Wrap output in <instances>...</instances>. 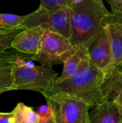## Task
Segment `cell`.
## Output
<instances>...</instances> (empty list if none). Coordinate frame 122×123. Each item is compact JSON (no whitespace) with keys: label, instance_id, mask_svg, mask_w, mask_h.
<instances>
[{"label":"cell","instance_id":"obj_21","mask_svg":"<svg viewBox=\"0 0 122 123\" xmlns=\"http://www.w3.org/2000/svg\"><path fill=\"white\" fill-rule=\"evenodd\" d=\"M109 23H118L122 25V14H111Z\"/></svg>","mask_w":122,"mask_h":123},{"label":"cell","instance_id":"obj_6","mask_svg":"<svg viewBox=\"0 0 122 123\" xmlns=\"http://www.w3.org/2000/svg\"><path fill=\"white\" fill-rule=\"evenodd\" d=\"M53 112L55 123H89L91 108L86 103L63 95L44 96Z\"/></svg>","mask_w":122,"mask_h":123},{"label":"cell","instance_id":"obj_10","mask_svg":"<svg viewBox=\"0 0 122 123\" xmlns=\"http://www.w3.org/2000/svg\"><path fill=\"white\" fill-rule=\"evenodd\" d=\"M102 92L106 99L113 101L122 112V71L115 67L105 75Z\"/></svg>","mask_w":122,"mask_h":123},{"label":"cell","instance_id":"obj_8","mask_svg":"<svg viewBox=\"0 0 122 123\" xmlns=\"http://www.w3.org/2000/svg\"><path fill=\"white\" fill-rule=\"evenodd\" d=\"M46 30L40 26L27 27L14 37L11 48L26 55L35 54L40 47L41 40Z\"/></svg>","mask_w":122,"mask_h":123},{"label":"cell","instance_id":"obj_9","mask_svg":"<svg viewBox=\"0 0 122 123\" xmlns=\"http://www.w3.org/2000/svg\"><path fill=\"white\" fill-rule=\"evenodd\" d=\"M89 123H122V112L111 100L106 99L88 112Z\"/></svg>","mask_w":122,"mask_h":123},{"label":"cell","instance_id":"obj_3","mask_svg":"<svg viewBox=\"0 0 122 123\" xmlns=\"http://www.w3.org/2000/svg\"><path fill=\"white\" fill-rule=\"evenodd\" d=\"M12 90H32L42 94L47 91L58 78L52 67L29 66L21 58L12 68Z\"/></svg>","mask_w":122,"mask_h":123},{"label":"cell","instance_id":"obj_20","mask_svg":"<svg viewBox=\"0 0 122 123\" xmlns=\"http://www.w3.org/2000/svg\"><path fill=\"white\" fill-rule=\"evenodd\" d=\"M12 112H0V123H12Z\"/></svg>","mask_w":122,"mask_h":123},{"label":"cell","instance_id":"obj_12","mask_svg":"<svg viewBox=\"0 0 122 123\" xmlns=\"http://www.w3.org/2000/svg\"><path fill=\"white\" fill-rule=\"evenodd\" d=\"M74 47L76 49L74 53L63 63V72L55 80L61 81L73 76L90 62L91 60L87 48L83 45Z\"/></svg>","mask_w":122,"mask_h":123},{"label":"cell","instance_id":"obj_5","mask_svg":"<svg viewBox=\"0 0 122 123\" xmlns=\"http://www.w3.org/2000/svg\"><path fill=\"white\" fill-rule=\"evenodd\" d=\"M71 12L69 6L47 10L40 6L35 11L26 14L21 23L24 27L40 26L45 30L60 33L68 38L70 35Z\"/></svg>","mask_w":122,"mask_h":123},{"label":"cell","instance_id":"obj_14","mask_svg":"<svg viewBox=\"0 0 122 123\" xmlns=\"http://www.w3.org/2000/svg\"><path fill=\"white\" fill-rule=\"evenodd\" d=\"M12 112V123H37L39 117L37 112L24 103H18Z\"/></svg>","mask_w":122,"mask_h":123},{"label":"cell","instance_id":"obj_4","mask_svg":"<svg viewBox=\"0 0 122 123\" xmlns=\"http://www.w3.org/2000/svg\"><path fill=\"white\" fill-rule=\"evenodd\" d=\"M75 50V47L68 38L60 33L46 30L42 35L37 52L30 58L42 66L52 67L63 64Z\"/></svg>","mask_w":122,"mask_h":123},{"label":"cell","instance_id":"obj_23","mask_svg":"<svg viewBox=\"0 0 122 123\" xmlns=\"http://www.w3.org/2000/svg\"><path fill=\"white\" fill-rule=\"evenodd\" d=\"M1 93H2V92H1V90H0V94H1Z\"/></svg>","mask_w":122,"mask_h":123},{"label":"cell","instance_id":"obj_24","mask_svg":"<svg viewBox=\"0 0 122 123\" xmlns=\"http://www.w3.org/2000/svg\"></svg>","mask_w":122,"mask_h":123},{"label":"cell","instance_id":"obj_13","mask_svg":"<svg viewBox=\"0 0 122 123\" xmlns=\"http://www.w3.org/2000/svg\"><path fill=\"white\" fill-rule=\"evenodd\" d=\"M105 30L109 37L110 48L116 67H122V25L109 23Z\"/></svg>","mask_w":122,"mask_h":123},{"label":"cell","instance_id":"obj_17","mask_svg":"<svg viewBox=\"0 0 122 123\" xmlns=\"http://www.w3.org/2000/svg\"><path fill=\"white\" fill-rule=\"evenodd\" d=\"M74 0H41L40 5L47 10H55L60 8L70 6Z\"/></svg>","mask_w":122,"mask_h":123},{"label":"cell","instance_id":"obj_7","mask_svg":"<svg viewBox=\"0 0 122 123\" xmlns=\"http://www.w3.org/2000/svg\"><path fill=\"white\" fill-rule=\"evenodd\" d=\"M88 55L91 62L106 75L116 66L110 48L106 32L104 30L88 48Z\"/></svg>","mask_w":122,"mask_h":123},{"label":"cell","instance_id":"obj_16","mask_svg":"<svg viewBox=\"0 0 122 123\" xmlns=\"http://www.w3.org/2000/svg\"><path fill=\"white\" fill-rule=\"evenodd\" d=\"M26 15L21 16L13 14L0 13V30L20 26Z\"/></svg>","mask_w":122,"mask_h":123},{"label":"cell","instance_id":"obj_15","mask_svg":"<svg viewBox=\"0 0 122 123\" xmlns=\"http://www.w3.org/2000/svg\"><path fill=\"white\" fill-rule=\"evenodd\" d=\"M25 28L27 27L20 25L16 27L0 30V53L11 48L12 43L16 35Z\"/></svg>","mask_w":122,"mask_h":123},{"label":"cell","instance_id":"obj_2","mask_svg":"<svg viewBox=\"0 0 122 123\" xmlns=\"http://www.w3.org/2000/svg\"><path fill=\"white\" fill-rule=\"evenodd\" d=\"M104 77V72L90 61L73 76L61 81L55 80L42 95H63L94 107L106 100L101 89Z\"/></svg>","mask_w":122,"mask_h":123},{"label":"cell","instance_id":"obj_11","mask_svg":"<svg viewBox=\"0 0 122 123\" xmlns=\"http://www.w3.org/2000/svg\"><path fill=\"white\" fill-rule=\"evenodd\" d=\"M22 58L16 52L4 51L0 53V90L1 92L12 91L14 79L12 68Z\"/></svg>","mask_w":122,"mask_h":123},{"label":"cell","instance_id":"obj_22","mask_svg":"<svg viewBox=\"0 0 122 123\" xmlns=\"http://www.w3.org/2000/svg\"><path fill=\"white\" fill-rule=\"evenodd\" d=\"M37 123H55V120H54V117L49 120H47V121H44V122H42V121H39Z\"/></svg>","mask_w":122,"mask_h":123},{"label":"cell","instance_id":"obj_1","mask_svg":"<svg viewBox=\"0 0 122 123\" xmlns=\"http://www.w3.org/2000/svg\"><path fill=\"white\" fill-rule=\"evenodd\" d=\"M70 9L69 40L73 46L83 45L88 49L109 23L111 13L102 0H74Z\"/></svg>","mask_w":122,"mask_h":123},{"label":"cell","instance_id":"obj_18","mask_svg":"<svg viewBox=\"0 0 122 123\" xmlns=\"http://www.w3.org/2000/svg\"><path fill=\"white\" fill-rule=\"evenodd\" d=\"M36 112L39 117V121L44 122L53 118L52 110L48 105L40 106L37 110Z\"/></svg>","mask_w":122,"mask_h":123},{"label":"cell","instance_id":"obj_19","mask_svg":"<svg viewBox=\"0 0 122 123\" xmlns=\"http://www.w3.org/2000/svg\"><path fill=\"white\" fill-rule=\"evenodd\" d=\"M112 14H122V0H107Z\"/></svg>","mask_w":122,"mask_h":123}]
</instances>
